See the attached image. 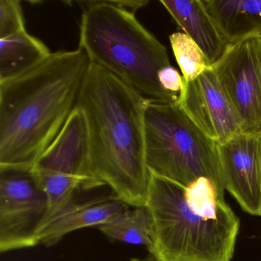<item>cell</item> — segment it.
I'll list each match as a JSON object with an SVG mask.
<instances>
[{"label": "cell", "mask_w": 261, "mask_h": 261, "mask_svg": "<svg viewBox=\"0 0 261 261\" xmlns=\"http://www.w3.org/2000/svg\"><path fill=\"white\" fill-rule=\"evenodd\" d=\"M51 55L42 41L27 31L0 39V82L25 74Z\"/></svg>", "instance_id": "obj_14"}, {"label": "cell", "mask_w": 261, "mask_h": 261, "mask_svg": "<svg viewBox=\"0 0 261 261\" xmlns=\"http://www.w3.org/2000/svg\"><path fill=\"white\" fill-rule=\"evenodd\" d=\"M146 102L129 85L91 62L76 105L88 126L90 189L108 186L133 207L145 206L149 187Z\"/></svg>", "instance_id": "obj_1"}, {"label": "cell", "mask_w": 261, "mask_h": 261, "mask_svg": "<svg viewBox=\"0 0 261 261\" xmlns=\"http://www.w3.org/2000/svg\"><path fill=\"white\" fill-rule=\"evenodd\" d=\"M243 121V132L261 133V34L230 44L212 65Z\"/></svg>", "instance_id": "obj_8"}, {"label": "cell", "mask_w": 261, "mask_h": 261, "mask_svg": "<svg viewBox=\"0 0 261 261\" xmlns=\"http://www.w3.org/2000/svg\"><path fill=\"white\" fill-rule=\"evenodd\" d=\"M130 261H162L161 259H158L156 256H154V255L150 254L149 253V256H146V257L143 258V259H140V258L134 257L131 258Z\"/></svg>", "instance_id": "obj_19"}, {"label": "cell", "mask_w": 261, "mask_h": 261, "mask_svg": "<svg viewBox=\"0 0 261 261\" xmlns=\"http://www.w3.org/2000/svg\"><path fill=\"white\" fill-rule=\"evenodd\" d=\"M82 9L79 48L135 90L146 100L174 103L178 97L159 82L160 70L170 66L167 48L120 1L77 2Z\"/></svg>", "instance_id": "obj_4"}, {"label": "cell", "mask_w": 261, "mask_h": 261, "mask_svg": "<svg viewBox=\"0 0 261 261\" xmlns=\"http://www.w3.org/2000/svg\"><path fill=\"white\" fill-rule=\"evenodd\" d=\"M218 150L224 189L244 212L261 217V133H241Z\"/></svg>", "instance_id": "obj_10"}, {"label": "cell", "mask_w": 261, "mask_h": 261, "mask_svg": "<svg viewBox=\"0 0 261 261\" xmlns=\"http://www.w3.org/2000/svg\"><path fill=\"white\" fill-rule=\"evenodd\" d=\"M48 200L32 170L0 171V252L39 245Z\"/></svg>", "instance_id": "obj_7"}, {"label": "cell", "mask_w": 261, "mask_h": 261, "mask_svg": "<svg viewBox=\"0 0 261 261\" xmlns=\"http://www.w3.org/2000/svg\"><path fill=\"white\" fill-rule=\"evenodd\" d=\"M27 31L22 6L17 0H0V39Z\"/></svg>", "instance_id": "obj_17"}, {"label": "cell", "mask_w": 261, "mask_h": 261, "mask_svg": "<svg viewBox=\"0 0 261 261\" xmlns=\"http://www.w3.org/2000/svg\"><path fill=\"white\" fill-rule=\"evenodd\" d=\"M149 253L162 261H231L240 220L208 178L188 187L149 172Z\"/></svg>", "instance_id": "obj_3"}, {"label": "cell", "mask_w": 261, "mask_h": 261, "mask_svg": "<svg viewBox=\"0 0 261 261\" xmlns=\"http://www.w3.org/2000/svg\"><path fill=\"white\" fill-rule=\"evenodd\" d=\"M144 140L149 172L185 187L208 178L225 191L218 143L189 119L177 102L147 100Z\"/></svg>", "instance_id": "obj_5"}, {"label": "cell", "mask_w": 261, "mask_h": 261, "mask_svg": "<svg viewBox=\"0 0 261 261\" xmlns=\"http://www.w3.org/2000/svg\"><path fill=\"white\" fill-rule=\"evenodd\" d=\"M97 228L110 241L144 246L149 252L152 249V221L146 206L129 208Z\"/></svg>", "instance_id": "obj_15"}, {"label": "cell", "mask_w": 261, "mask_h": 261, "mask_svg": "<svg viewBox=\"0 0 261 261\" xmlns=\"http://www.w3.org/2000/svg\"><path fill=\"white\" fill-rule=\"evenodd\" d=\"M177 25L200 47L209 66L215 65L230 43L206 11L201 0H161Z\"/></svg>", "instance_id": "obj_12"}, {"label": "cell", "mask_w": 261, "mask_h": 261, "mask_svg": "<svg viewBox=\"0 0 261 261\" xmlns=\"http://www.w3.org/2000/svg\"><path fill=\"white\" fill-rule=\"evenodd\" d=\"M88 160V126L83 113L75 107L56 140L32 169L48 200L44 223L72 201L76 191L90 190Z\"/></svg>", "instance_id": "obj_6"}, {"label": "cell", "mask_w": 261, "mask_h": 261, "mask_svg": "<svg viewBox=\"0 0 261 261\" xmlns=\"http://www.w3.org/2000/svg\"><path fill=\"white\" fill-rule=\"evenodd\" d=\"M229 43L261 34V0H201Z\"/></svg>", "instance_id": "obj_13"}, {"label": "cell", "mask_w": 261, "mask_h": 261, "mask_svg": "<svg viewBox=\"0 0 261 261\" xmlns=\"http://www.w3.org/2000/svg\"><path fill=\"white\" fill-rule=\"evenodd\" d=\"M177 103L191 120L215 143L243 132V121L212 67L185 82Z\"/></svg>", "instance_id": "obj_9"}, {"label": "cell", "mask_w": 261, "mask_h": 261, "mask_svg": "<svg viewBox=\"0 0 261 261\" xmlns=\"http://www.w3.org/2000/svg\"><path fill=\"white\" fill-rule=\"evenodd\" d=\"M158 79L163 90L179 97L180 94L184 90L185 81L175 68L170 65L160 70Z\"/></svg>", "instance_id": "obj_18"}, {"label": "cell", "mask_w": 261, "mask_h": 261, "mask_svg": "<svg viewBox=\"0 0 261 261\" xmlns=\"http://www.w3.org/2000/svg\"><path fill=\"white\" fill-rule=\"evenodd\" d=\"M169 41L185 82L195 80L210 68L202 50L187 35L173 33L169 36Z\"/></svg>", "instance_id": "obj_16"}, {"label": "cell", "mask_w": 261, "mask_h": 261, "mask_svg": "<svg viewBox=\"0 0 261 261\" xmlns=\"http://www.w3.org/2000/svg\"><path fill=\"white\" fill-rule=\"evenodd\" d=\"M90 63L81 48L59 51L0 82V171L33 169L75 108Z\"/></svg>", "instance_id": "obj_2"}, {"label": "cell", "mask_w": 261, "mask_h": 261, "mask_svg": "<svg viewBox=\"0 0 261 261\" xmlns=\"http://www.w3.org/2000/svg\"><path fill=\"white\" fill-rule=\"evenodd\" d=\"M130 208L115 194L100 195L86 201L75 198L59 209L38 230L39 244L56 245L65 235L88 227H99Z\"/></svg>", "instance_id": "obj_11"}]
</instances>
